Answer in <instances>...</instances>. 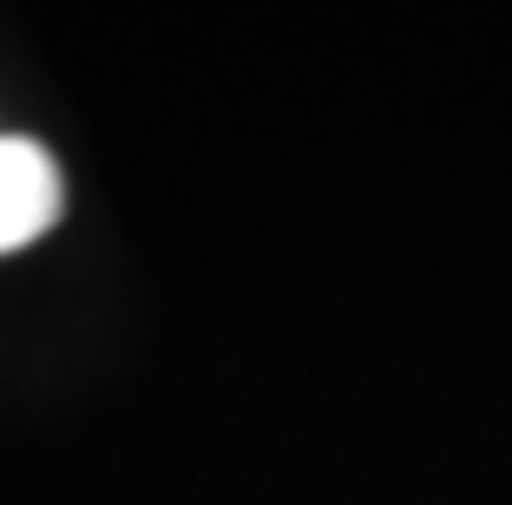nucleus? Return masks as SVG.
Segmentation results:
<instances>
[{"instance_id":"f257e3e1","label":"nucleus","mask_w":512,"mask_h":505,"mask_svg":"<svg viewBox=\"0 0 512 505\" xmlns=\"http://www.w3.org/2000/svg\"><path fill=\"white\" fill-rule=\"evenodd\" d=\"M60 217V164L33 138H0V250H20Z\"/></svg>"}]
</instances>
